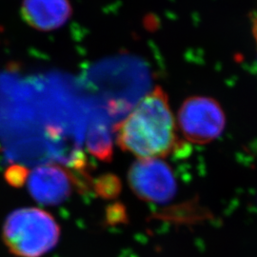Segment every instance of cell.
I'll return each mask as SVG.
<instances>
[{
    "label": "cell",
    "mask_w": 257,
    "mask_h": 257,
    "mask_svg": "<svg viewBox=\"0 0 257 257\" xmlns=\"http://www.w3.org/2000/svg\"><path fill=\"white\" fill-rule=\"evenodd\" d=\"M115 133L119 147L138 159H164L179 147L175 114L160 87L141 98Z\"/></svg>",
    "instance_id": "obj_1"
},
{
    "label": "cell",
    "mask_w": 257,
    "mask_h": 257,
    "mask_svg": "<svg viewBox=\"0 0 257 257\" xmlns=\"http://www.w3.org/2000/svg\"><path fill=\"white\" fill-rule=\"evenodd\" d=\"M60 229L55 218L37 208L11 212L3 226V240L12 253L19 257H40L55 247Z\"/></svg>",
    "instance_id": "obj_2"
},
{
    "label": "cell",
    "mask_w": 257,
    "mask_h": 257,
    "mask_svg": "<svg viewBox=\"0 0 257 257\" xmlns=\"http://www.w3.org/2000/svg\"><path fill=\"white\" fill-rule=\"evenodd\" d=\"M175 119L178 132L195 145L210 144L220 137L226 127V115L219 102L205 95L186 98Z\"/></svg>",
    "instance_id": "obj_3"
},
{
    "label": "cell",
    "mask_w": 257,
    "mask_h": 257,
    "mask_svg": "<svg viewBox=\"0 0 257 257\" xmlns=\"http://www.w3.org/2000/svg\"><path fill=\"white\" fill-rule=\"evenodd\" d=\"M128 181L135 194L146 202H169L176 193L175 174L160 158L138 159L128 170Z\"/></svg>",
    "instance_id": "obj_4"
},
{
    "label": "cell",
    "mask_w": 257,
    "mask_h": 257,
    "mask_svg": "<svg viewBox=\"0 0 257 257\" xmlns=\"http://www.w3.org/2000/svg\"><path fill=\"white\" fill-rule=\"evenodd\" d=\"M28 192L42 205L64 202L73 193L78 181L71 172L57 165L39 166L27 176Z\"/></svg>",
    "instance_id": "obj_5"
},
{
    "label": "cell",
    "mask_w": 257,
    "mask_h": 257,
    "mask_svg": "<svg viewBox=\"0 0 257 257\" xmlns=\"http://www.w3.org/2000/svg\"><path fill=\"white\" fill-rule=\"evenodd\" d=\"M70 0H23L22 18L29 26L41 32L62 27L72 16Z\"/></svg>",
    "instance_id": "obj_6"
},
{
    "label": "cell",
    "mask_w": 257,
    "mask_h": 257,
    "mask_svg": "<svg viewBox=\"0 0 257 257\" xmlns=\"http://www.w3.org/2000/svg\"><path fill=\"white\" fill-rule=\"evenodd\" d=\"M87 146L92 156L103 161H110L112 156L111 134L109 126L104 121H92L88 131Z\"/></svg>",
    "instance_id": "obj_7"
},
{
    "label": "cell",
    "mask_w": 257,
    "mask_h": 257,
    "mask_svg": "<svg viewBox=\"0 0 257 257\" xmlns=\"http://www.w3.org/2000/svg\"><path fill=\"white\" fill-rule=\"evenodd\" d=\"M28 171L26 168L21 166L10 167L6 173V179L12 186L21 187L26 182Z\"/></svg>",
    "instance_id": "obj_8"
},
{
    "label": "cell",
    "mask_w": 257,
    "mask_h": 257,
    "mask_svg": "<svg viewBox=\"0 0 257 257\" xmlns=\"http://www.w3.org/2000/svg\"><path fill=\"white\" fill-rule=\"evenodd\" d=\"M252 34H253V37H254L257 45V15L252 20Z\"/></svg>",
    "instance_id": "obj_9"
}]
</instances>
